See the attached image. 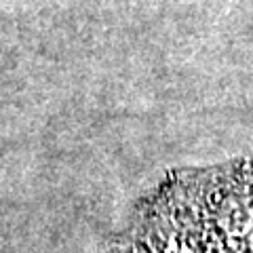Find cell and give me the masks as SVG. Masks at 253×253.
<instances>
[{
	"label": "cell",
	"instance_id": "obj_1",
	"mask_svg": "<svg viewBox=\"0 0 253 253\" xmlns=\"http://www.w3.org/2000/svg\"><path fill=\"white\" fill-rule=\"evenodd\" d=\"M108 253H253V158L173 173Z\"/></svg>",
	"mask_w": 253,
	"mask_h": 253
}]
</instances>
